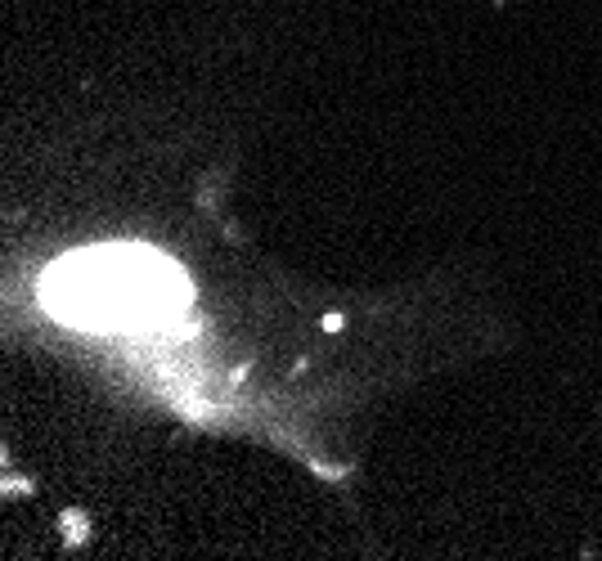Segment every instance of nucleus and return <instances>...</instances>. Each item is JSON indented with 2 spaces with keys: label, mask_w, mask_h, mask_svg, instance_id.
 Here are the masks:
<instances>
[{
  "label": "nucleus",
  "mask_w": 602,
  "mask_h": 561,
  "mask_svg": "<svg viewBox=\"0 0 602 561\" xmlns=\"http://www.w3.org/2000/svg\"><path fill=\"white\" fill-rule=\"evenodd\" d=\"M41 306L68 328H153L185 315L189 274L140 242L82 247L41 274Z\"/></svg>",
  "instance_id": "1"
}]
</instances>
